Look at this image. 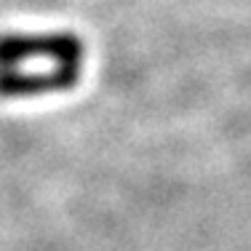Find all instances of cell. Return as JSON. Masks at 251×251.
<instances>
[{"label":"cell","instance_id":"6da1fadb","mask_svg":"<svg viewBox=\"0 0 251 251\" xmlns=\"http://www.w3.org/2000/svg\"><path fill=\"white\" fill-rule=\"evenodd\" d=\"M86 46L73 32L0 35V97L70 91L83 75Z\"/></svg>","mask_w":251,"mask_h":251}]
</instances>
